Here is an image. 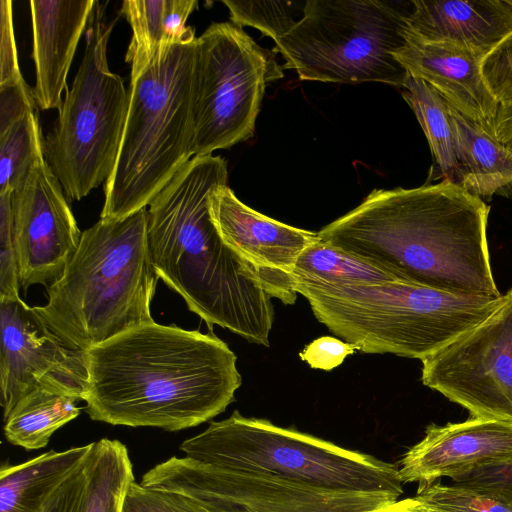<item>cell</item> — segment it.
I'll return each instance as SVG.
<instances>
[{
    "mask_svg": "<svg viewBox=\"0 0 512 512\" xmlns=\"http://www.w3.org/2000/svg\"><path fill=\"white\" fill-rule=\"evenodd\" d=\"M140 484L176 491L209 512H382L397 499L319 489L277 477L237 473L187 456L148 470Z\"/></svg>",
    "mask_w": 512,
    "mask_h": 512,
    "instance_id": "cell-11",
    "label": "cell"
},
{
    "mask_svg": "<svg viewBox=\"0 0 512 512\" xmlns=\"http://www.w3.org/2000/svg\"><path fill=\"white\" fill-rule=\"evenodd\" d=\"M221 156L192 157L147 208V242L155 272L210 332L226 328L269 347L273 298L260 273L233 251L214 226L211 193L227 184Z\"/></svg>",
    "mask_w": 512,
    "mask_h": 512,
    "instance_id": "cell-3",
    "label": "cell"
},
{
    "mask_svg": "<svg viewBox=\"0 0 512 512\" xmlns=\"http://www.w3.org/2000/svg\"><path fill=\"white\" fill-rule=\"evenodd\" d=\"M95 0H31L35 100L41 110H59L67 75Z\"/></svg>",
    "mask_w": 512,
    "mask_h": 512,
    "instance_id": "cell-18",
    "label": "cell"
},
{
    "mask_svg": "<svg viewBox=\"0 0 512 512\" xmlns=\"http://www.w3.org/2000/svg\"><path fill=\"white\" fill-rule=\"evenodd\" d=\"M96 0L82 61L44 142L45 160L69 201H79L110 177L129 106V90L112 72L107 46L114 21Z\"/></svg>",
    "mask_w": 512,
    "mask_h": 512,
    "instance_id": "cell-9",
    "label": "cell"
},
{
    "mask_svg": "<svg viewBox=\"0 0 512 512\" xmlns=\"http://www.w3.org/2000/svg\"><path fill=\"white\" fill-rule=\"evenodd\" d=\"M307 1H233L223 0L230 20L242 27H254L275 42L287 35L303 15ZM302 18L301 16H299Z\"/></svg>",
    "mask_w": 512,
    "mask_h": 512,
    "instance_id": "cell-29",
    "label": "cell"
},
{
    "mask_svg": "<svg viewBox=\"0 0 512 512\" xmlns=\"http://www.w3.org/2000/svg\"><path fill=\"white\" fill-rule=\"evenodd\" d=\"M281 77L274 55L242 27L212 23L197 37L193 157L252 137L266 84Z\"/></svg>",
    "mask_w": 512,
    "mask_h": 512,
    "instance_id": "cell-10",
    "label": "cell"
},
{
    "mask_svg": "<svg viewBox=\"0 0 512 512\" xmlns=\"http://www.w3.org/2000/svg\"><path fill=\"white\" fill-rule=\"evenodd\" d=\"M358 350L354 344L334 337L323 336L308 344L299 353V356L311 368L329 371L342 364L347 356Z\"/></svg>",
    "mask_w": 512,
    "mask_h": 512,
    "instance_id": "cell-35",
    "label": "cell"
},
{
    "mask_svg": "<svg viewBox=\"0 0 512 512\" xmlns=\"http://www.w3.org/2000/svg\"><path fill=\"white\" fill-rule=\"evenodd\" d=\"M451 482L512 498V463L477 468L451 479Z\"/></svg>",
    "mask_w": 512,
    "mask_h": 512,
    "instance_id": "cell-36",
    "label": "cell"
},
{
    "mask_svg": "<svg viewBox=\"0 0 512 512\" xmlns=\"http://www.w3.org/2000/svg\"><path fill=\"white\" fill-rule=\"evenodd\" d=\"M395 57L409 75L428 83L494 135L499 103L483 78L482 54L451 42L424 40L407 28L405 43Z\"/></svg>",
    "mask_w": 512,
    "mask_h": 512,
    "instance_id": "cell-17",
    "label": "cell"
},
{
    "mask_svg": "<svg viewBox=\"0 0 512 512\" xmlns=\"http://www.w3.org/2000/svg\"><path fill=\"white\" fill-rule=\"evenodd\" d=\"M330 332L359 351L420 360L478 325L500 297L458 295L394 281L293 287Z\"/></svg>",
    "mask_w": 512,
    "mask_h": 512,
    "instance_id": "cell-6",
    "label": "cell"
},
{
    "mask_svg": "<svg viewBox=\"0 0 512 512\" xmlns=\"http://www.w3.org/2000/svg\"><path fill=\"white\" fill-rule=\"evenodd\" d=\"M44 142L37 109L0 129V194L12 193L44 155Z\"/></svg>",
    "mask_w": 512,
    "mask_h": 512,
    "instance_id": "cell-27",
    "label": "cell"
},
{
    "mask_svg": "<svg viewBox=\"0 0 512 512\" xmlns=\"http://www.w3.org/2000/svg\"><path fill=\"white\" fill-rule=\"evenodd\" d=\"M19 269L13 232L12 193L0 194V298L19 296Z\"/></svg>",
    "mask_w": 512,
    "mask_h": 512,
    "instance_id": "cell-31",
    "label": "cell"
},
{
    "mask_svg": "<svg viewBox=\"0 0 512 512\" xmlns=\"http://www.w3.org/2000/svg\"><path fill=\"white\" fill-rule=\"evenodd\" d=\"M421 361L423 384L470 417L512 423V288L487 318Z\"/></svg>",
    "mask_w": 512,
    "mask_h": 512,
    "instance_id": "cell-12",
    "label": "cell"
},
{
    "mask_svg": "<svg viewBox=\"0 0 512 512\" xmlns=\"http://www.w3.org/2000/svg\"><path fill=\"white\" fill-rule=\"evenodd\" d=\"M12 211L20 287L50 285L62 275L82 232L45 156L12 192Z\"/></svg>",
    "mask_w": 512,
    "mask_h": 512,
    "instance_id": "cell-14",
    "label": "cell"
},
{
    "mask_svg": "<svg viewBox=\"0 0 512 512\" xmlns=\"http://www.w3.org/2000/svg\"><path fill=\"white\" fill-rule=\"evenodd\" d=\"M511 463L512 423L469 417L463 422L428 425L423 439L399 461V475L403 483L426 484Z\"/></svg>",
    "mask_w": 512,
    "mask_h": 512,
    "instance_id": "cell-16",
    "label": "cell"
},
{
    "mask_svg": "<svg viewBox=\"0 0 512 512\" xmlns=\"http://www.w3.org/2000/svg\"><path fill=\"white\" fill-rule=\"evenodd\" d=\"M413 499L426 512H512V498L453 482L419 484Z\"/></svg>",
    "mask_w": 512,
    "mask_h": 512,
    "instance_id": "cell-28",
    "label": "cell"
},
{
    "mask_svg": "<svg viewBox=\"0 0 512 512\" xmlns=\"http://www.w3.org/2000/svg\"><path fill=\"white\" fill-rule=\"evenodd\" d=\"M195 32L164 50L130 81L117 159L104 184L100 219L147 208L193 157Z\"/></svg>",
    "mask_w": 512,
    "mask_h": 512,
    "instance_id": "cell-5",
    "label": "cell"
},
{
    "mask_svg": "<svg viewBox=\"0 0 512 512\" xmlns=\"http://www.w3.org/2000/svg\"><path fill=\"white\" fill-rule=\"evenodd\" d=\"M446 103L464 175L462 188L480 198L512 197V152L481 125Z\"/></svg>",
    "mask_w": 512,
    "mask_h": 512,
    "instance_id": "cell-21",
    "label": "cell"
},
{
    "mask_svg": "<svg viewBox=\"0 0 512 512\" xmlns=\"http://www.w3.org/2000/svg\"><path fill=\"white\" fill-rule=\"evenodd\" d=\"M493 132L496 139L512 152V101L499 104Z\"/></svg>",
    "mask_w": 512,
    "mask_h": 512,
    "instance_id": "cell-38",
    "label": "cell"
},
{
    "mask_svg": "<svg viewBox=\"0 0 512 512\" xmlns=\"http://www.w3.org/2000/svg\"><path fill=\"white\" fill-rule=\"evenodd\" d=\"M489 211L482 198L442 180L412 189L373 190L318 235L398 281L497 298L501 294L487 241Z\"/></svg>",
    "mask_w": 512,
    "mask_h": 512,
    "instance_id": "cell-1",
    "label": "cell"
},
{
    "mask_svg": "<svg viewBox=\"0 0 512 512\" xmlns=\"http://www.w3.org/2000/svg\"><path fill=\"white\" fill-rule=\"evenodd\" d=\"M408 29L484 57L512 32V0H413Z\"/></svg>",
    "mask_w": 512,
    "mask_h": 512,
    "instance_id": "cell-19",
    "label": "cell"
},
{
    "mask_svg": "<svg viewBox=\"0 0 512 512\" xmlns=\"http://www.w3.org/2000/svg\"><path fill=\"white\" fill-rule=\"evenodd\" d=\"M294 286L369 285L398 281L386 271L321 240L307 247L290 274Z\"/></svg>",
    "mask_w": 512,
    "mask_h": 512,
    "instance_id": "cell-25",
    "label": "cell"
},
{
    "mask_svg": "<svg viewBox=\"0 0 512 512\" xmlns=\"http://www.w3.org/2000/svg\"><path fill=\"white\" fill-rule=\"evenodd\" d=\"M402 88V96L422 127L443 180L462 187L464 175L446 100L428 83L411 75Z\"/></svg>",
    "mask_w": 512,
    "mask_h": 512,
    "instance_id": "cell-24",
    "label": "cell"
},
{
    "mask_svg": "<svg viewBox=\"0 0 512 512\" xmlns=\"http://www.w3.org/2000/svg\"><path fill=\"white\" fill-rule=\"evenodd\" d=\"M121 512H209L182 493L142 486L133 480L125 493Z\"/></svg>",
    "mask_w": 512,
    "mask_h": 512,
    "instance_id": "cell-30",
    "label": "cell"
},
{
    "mask_svg": "<svg viewBox=\"0 0 512 512\" xmlns=\"http://www.w3.org/2000/svg\"><path fill=\"white\" fill-rule=\"evenodd\" d=\"M87 484L86 458L49 497L43 512H84Z\"/></svg>",
    "mask_w": 512,
    "mask_h": 512,
    "instance_id": "cell-33",
    "label": "cell"
},
{
    "mask_svg": "<svg viewBox=\"0 0 512 512\" xmlns=\"http://www.w3.org/2000/svg\"><path fill=\"white\" fill-rule=\"evenodd\" d=\"M0 389L4 419L35 389L85 400L86 351L68 346L19 296L0 298Z\"/></svg>",
    "mask_w": 512,
    "mask_h": 512,
    "instance_id": "cell-13",
    "label": "cell"
},
{
    "mask_svg": "<svg viewBox=\"0 0 512 512\" xmlns=\"http://www.w3.org/2000/svg\"><path fill=\"white\" fill-rule=\"evenodd\" d=\"M87 475L84 512H121L128 486L135 480L127 447L108 438L93 442Z\"/></svg>",
    "mask_w": 512,
    "mask_h": 512,
    "instance_id": "cell-26",
    "label": "cell"
},
{
    "mask_svg": "<svg viewBox=\"0 0 512 512\" xmlns=\"http://www.w3.org/2000/svg\"><path fill=\"white\" fill-rule=\"evenodd\" d=\"M37 108L33 89L25 80L0 85V129L6 128L25 113Z\"/></svg>",
    "mask_w": 512,
    "mask_h": 512,
    "instance_id": "cell-37",
    "label": "cell"
},
{
    "mask_svg": "<svg viewBox=\"0 0 512 512\" xmlns=\"http://www.w3.org/2000/svg\"><path fill=\"white\" fill-rule=\"evenodd\" d=\"M412 1L307 0L274 51L301 80L402 88L408 72L395 53L405 43Z\"/></svg>",
    "mask_w": 512,
    "mask_h": 512,
    "instance_id": "cell-8",
    "label": "cell"
},
{
    "mask_svg": "<svg viewBox=\"0 0 512 512\" xmlns=\"http://www.w3.org/2000/svg\"><path fill=\"white\" fill-rule=\"evenodd\" d=\"M198 8L197 0H125L121 14L132 29L125 61L131 67V80L171 45L195 32L186 22Z\"/></svg>",
    "mask_w": 512,
    "mask_h": 512,
    "instance_id": "cell-20",
    "label": "cell"
},
{
    "mask_svg": "<svg viewBox=\"0 0 512 512\" xmlns=\"http://www.w3.org/2000/svg\"><path fill=\"white\" fill-rule=\"evenodd\" d=\"M94 421L179 431L225 411L241 386L237 357L212 332L156 322L86 351Z\"/></svg>",
    "mask_w": 512,
    "mask_h": 512,
    "instance_id": "cell-2",
    "label": "cell"
},
{
    "mask_svg": "<svg viewBox=\"0 0 512 512\" xmlns=\"http://www.w3.org/2000/svg\"><path fill=\"white\" fill-rule=\"evenodd\" d=\"M93 442L64 451L50 450L0 470V512H43L49 497L87 458Z\"/></svg>",
    "mask_w": 512,
    "mask_h": 512,
    "instance_id": "cell-22",
    "label": "cell"
},
{
    "mask_svg": "<svg viewBox=\"0 0 512 512\" xmlns=\"http://www.w3.org/2000/svg\"><path fill=\"white\" fill-rule=\"evenodd\" d=\"M158 279L143 208L84 230L62 275L47 287L48 302L33 308L68 346L87 351L154 321Z\"/></svg>",
    "mask_w": 512,
    "mask_h": 512,
    "instance_id": "cell-4",
    "label": "cell"
},
{
    "mask_svg": "<svg viewBox=\"0 0 512 512\" xmlns=\"http://www.w3.org/2000/svg\"><path fill=\"white\" fill-rule=\"evenodd\" d=\"M77 401L47 389L31 391L4 419L7 441L26 450L44 448L56 430L80 414Z\"/></svg>",
    "mask_w": 512,
    "mask_h": 512,
    "instance_id": "cell-23",
    "label": "cell"
},
{
    "mask_svg": "<svg viewBox=\"0 0 512 512\" xmlns=\"http://www.w3.org/2000/svg\"><path fill=\"white\" fill-rule=\"evenodd\" d=\"M481 70L497 102L512 101V32L482 59Z\"/></svg>",
    "mask_w": 512,
    "mask_h": 512,
    "instance_id": "cell-32",
    "label": "cell"
},
{
    "mask_svg": "<svg viewBox=\"0 0 512 512\" xmlns=\"http://www.w3.org/2000/svg\"><path fill=\"white\" fill-rule=\"evenodd\" d=\"M0 14V85H6L21 82L25 79L18 62L11 0H1Z\"/></svg>",
    "mask_w": 512,
    "mask_h": 512,
    "instance_id": "cell-34",
    "label": "cell"
},
{
    "mask_svg": "<svg viewBox=\"0 0 512 512\" xmlns=\"http://www.w3.org/2000/svg\"><path fill=\"white\" fill-rule=\"evenodd\" d=\"M209 211L222 240L260 273L270 295L293 304L290 274L302 252L320 240L318 232L296 228L242 203L227 184L210 195Z\"/></svg>",
    "mask_w": 512,
    "mask_h": 512,
    "instance_id": "cell-15",
    "label": "cell"
},
{
    "mask_svg": "<svg viewBox=\"0 0 512 512\" xmlns=\"http://www.w3.org/2000/svg\"><path fill=\"white\" fill-rule=\"evenodd\" d=\"M180 450L191 459L237 473L395 499L403 494L395 464L266 419L244 417L237 410L185 440Z\"/></svg>",
    "mask_w": 512,
    "mask_h": 512,
    "instance_id": "cell-7",
    "label": "cell"
},
{
    "mask_svg": "<svg viewBox=\"0 0 512 512\" xmlns=\"http://www.w3.org/2000/svg\"><path fill=\"white\" fill-rule=\"evenodd\" d=\"M382 512H426L419 508L416 501L413 498H406L400 501H396Z\"/></svg>",
    "mask_w": 512,
    "mask_h": 512,
    "instance_id": "cell-39",
    "label": "cell"
}]
</instances>
